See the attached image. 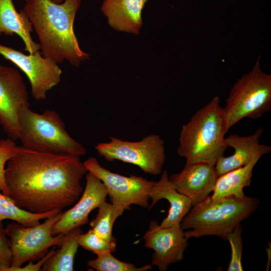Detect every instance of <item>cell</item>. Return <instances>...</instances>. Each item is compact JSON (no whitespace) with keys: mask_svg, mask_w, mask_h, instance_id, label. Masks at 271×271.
I'll use <instances>...</instances> for the list:
<instances>
[{"mask_svg":"<svg viewBox=\"0 0 271 271\" xmlns=\"http://www.w3.org/2000/svg\"><path fill=\"white\" fill-rule=\"evenodd\" d=\"M8 196L21 208L44 213L73 205L83 191L88 172L80 157L56 155L18 146L6 164Z\"/></svg>","mask_w":271,"mask_h":271,"instance_id":"6da1fadb","label":"cell"},{"mask_svg":"<svg viewBox=\"0 0 271 271\" xmlns=\"http://www.w3.org/2000/svg\"><path fill=\"white\" fill-rule=\"evenodd\" d=\"M107 143L95 147L107 161L119 160L139 167L145 173L161 174L166 160L164 141L158 135L150 134L138 142H129L109 137Z\"/></svg>","mask_w":271,"mask_h":271,"instance_id":"ba28073f","label":"cell"},{"mask_svg":"<svg viewBox=\"0 0 271 271\" xmlns=\"http://www.w3.org/2000/svg\"><path fill=\"white\" fill-rule=\"evenodd\" d=\"M62 211L55 210L44 213H34L23 209L16 205L9 196L4 194L0 187V221L9 219L21 225L31 227L40 224L46 219Z\"/></svg>","mask_w":271,"mask_h":271,"instance_id":"44dd1931","label":"cell"},{"mask_svg":"<svg viewBox=\"0 0 271 271\" xmlns=\"http://www.w3.org/2000/svg\"><path fill=\"white\" fill-rule=\"evenodd\" d=\"M86 185L77 203L71 208L63 212L51 230L53 235L66 234L72 230L80 227L89 222L88 216L94 209L106 200L107 189L95 175L88 172L86 176Z\"/></svg>","mask_w":271,"mask_h":271,"instance_id":"4fadbf2b","label":"cell"},{"mask_svg":"<svg viewBox=\"0 0 271 271\" xmlns=\"http://www.w3.org/2000/svg\"><path fill=\"white\" fill-rule=\"evenodd\" d=\"M18 146L11 138L0 139V187L2 192L8 196L5 180V165L18 152Z\"/></svg>","mask_w":271,"mask_h":271,"instance_id":"484cf974","label":"cell"},{"mask_svg":"<svg viewBox=\"0 0 271 271\" xmlns=\"http://www.w3.org/2000/svg\"><path fill=\"white\" fill-rule=\"evenodd\" d=\"M270 109L271 75L261 70L258 58L230 91L223 108L227 130L245 117L258 119Z\"/></svg>","mask_w":271,"mask_h":271,"instance_id":"8992f818","label":"cell"},{"mask_svg":"<svg viewBox=\"0 0 271 271\" xmlns=\"http://www.w3.org/2000/svg\"><path fill=\"white\" fill-rule=\"evenodd\" d=\"M217 178L215 166L199 162L186 163L181 172L169 179L178 192L191 200L193 206L212 192Z\"/></svg>","mask_w":271,"mask_h":271,"instance_id":"5bb4252c","label":"cell"},{"mask_svg":"<svg viewBox=\"0 0 271 271\" xmlns=\"http://www.w3.org/2000/svg\"><path fill=\"white\" fill-rule=\"evenodd\" d=\"M24 1L26 2V3H28V2H30L31 0H24Z\"/></svg>","mask_w":271,"mask_h":271,"instance_id":"f546056e","label":"cell"},{"mask_svg":"<svg viewBox=\"0 0 271 271\" xmlns=\"http://www.w3.org/2000/svg\"><path fill=\"white\" fill-rule=\"evenodd\" d=\"M98 208L95 218L90 223L91 229L98 236L108 241L116 240L112 236V227L116 218L121 216L124 210L106 201Z\"/></svg>","mask_w":271,"mask_h":271,"instance_id":"7402d4cb","label":"cell"},{"mask_svg":"<svg viewBox=\"0 0 271 271\" xmlns=\"http://www.w3.org/2000/svg\"><path fill=\"white\" fill-rule=\"evenodd\" d=\"M149 0H103L101 11L115 30L137 35L143 22L142 12Z\"/></svg>","mask_w":271,"mask_h":271,"instance_id":"2e32d148","label":"cell"},{"mask_svg":"<svg viewBox=\"0 0 271 271\" xmlns=\"http://www.w3.org/2000/svg\"><path fill=\"white\" fill-rule=\"evenodd\" d=\"M149 197L152 199L149 209L163 199L170 203L168 214L159 225L161 227L180 225L183 218L193 207L191 200L177 191L169 179L167 170L163 172L159 181L155 182Z\"/></svg>","mask_w":271,"mask_h":271,"instance_id":"e0dca14e","label":"cell"},{"mask_svg":"<svg viewBox=\"0 0 271 271\" xmlns=\"http://www.w3.org/2000/svg\"><path fill=\"white\" fill-rule=\"evenodd\" d=\"M263 131V128L259 127L249 136H240L234 133L225 138L226 146L232 148L234 151L232 155L225 157L223 155L217 159L215 168L218 177L247 165L256 157H261L270 153V146L259 144Z\"/></svg>","mask_w":271,"mask_h":271,"instance_id":"9a60e30c","label":"cell"},{"mask_svg":"<svg viewBox=\"0 0 271 271\" xmlns=\"http://www.w3.org/2000/svg\"><path fill=\"white\" fill-rule=\"evenodd\" d=\"M260 158L256 157L247 165L218 176L212 190V200L230 195L244 197L243 188L250 185L253 168Z\"/></svg>","mask_w":271,"mask_h":271,"instance_id":"d6986e66","label":"cell"},{"mask_svg":"<svg viewBox=\"0 0 271 271\" xmlns=\"http://www.w3.org/2000/svg\"><path fill=\"white\" fill-rule=\"evenodd\" d=\"M145 246L152 249V264L161 271L169 265L181 261L188 244V238L180 225L161 227L155 220L150 222L144 236Z\"/></svg>","mask_w":271,"mask_h":271,"instance_id":"7c38bea8","label":"cell"},{"mask_svg":"<svg viewBox=\"0 0 271 271\" xmlns=\"http://www.w3.org/2000/svg\"><path fill=\"white\" fill-rule=\"evenodd\" d=\"M223 108L218 96L213 97L183 125L177 152L186 163L205 162L215 166L227 147V132Z\"/></svg>","mask_w":271,"mask_h":271,"instance_id":"3957f363","label":"cell"},{"mask_svg":"<svg viewBox=\"0 0 271 271\" xmlns=\"http://www.w3.org/2000/svg\"><path fill=\"white\" fill-rule=\"evenodd\" d=\"M51 1L57 3V4H60L64 2V0H51Z\"/></svg>","mask_w":271,"mask_h":271,"instance_id":"f1b7e54d","label":"cell"},{"mask_svg":"<svg viewBox=\"0 0 271 271\" xmlns=\"http://www.w3.org/2000/svg\"><path fill=\"white\" fill-rule=\"evenodd\" d=\"M0 131H1V129H0Z\"/></svg>","mask_w":271,"mask_h":271,"instance_id":"4dcf8cb0","label":"cell"},{"mask_svg":"<svg viewBox=\"0 0 271 271\" xmlns=\"http://www.w3.org/2000/svg\"><path fill=\"white\" fill-rule=\"evenodd\" d=\"M88 172L98 177L105 186L112 203L125 210L131 205L149 207V192L155 181L142 177H129L114 173L103 167L93 157L83 162Z\"/></svg>","mask_w":271,"mask_h":271,"instance_id":"9c48e42d","label":"cell"},{"mask_svg":"<svg viewBox=\"0 0 271 271\" xmlns=\"http://www.w3.org/2000/svg\"><path fill=\"white\" fill-rule=\"evenodd\" d=\"M19 122L18 140L25 148L56 155H86L84 147L69 134L65 123L54 110L38 113L24 107L20 111Z\"/></svg>","mask_w":271,"mask_h":271,"instance_id":"5b68a950","label":"cell"},{"mask_svg":"<svg viewBox=\"0 0 271 271\" xmlns=\"http://www.w3.org/2000/svg\"><path fill=\"white\" fill-rule=\"evenodd\" d=\"M12 263L11 240L0 221V271H8Z\"/></svg>","mask_w":271,"mask_h":271,"instance_id":"4316f807","label":"cell"},{"mask_svg":"<svg viewBox=\"0 0 271 271\" xmlns=\"http://www.w3.org/2000/svg\"><path fill=\"white\" fill-rule=\"evenodd\" d=\"M258 199L230 195L216 201L210 196L193 206L183 218L180 226L187 238L216 235L226 240L227 235L257 208Z\"/></svg>","mask_w":271,"mask_h":271,"instance_id":"277c9868","label":"cell"},{"mask_svg":"<svg viewBox=\"0 0 271 271\" xmlns=\"http://www.w3.org/2000/svg\"><path fill=\"white\" fill-rule=\"evenodd\" d=\"M97 255L96 258L89 260L87 265L97 271H147L152 268L150 264L137 267L132 263L117 259L110 252Z\"/></svg>","mask_w":271,"mask_h":271,"instance_id":"603a6c76","label":"cell"},{"mask_svg":"<svg viewBox=\"0 0 271 271\" xmlns=\"http://www.w3.org/2000/svg\"><path fill=\"white\" fill-rule=\"evenodd\" d=\"M55 246L48 253H47L43 257L40 259V260L36 263L34 264L33 261H30L29 263L24 266L18 268L16 271L19 270H30V271H39L41 270V268L45 262L53 254H54L57 250L55 249Z\"/></svg>","mask_w":271,"mask_h":271,"instance_id":"83f0119b","label":"cell"},{"mask_svg":"<svg viewBox=\"0 0 271 271\" xmlns=\"http://www.w3.org/2000/svg\"><path fill=\"white\" fill-rule=\"evenodd\" d=\"M81 233L80 227L70 231L61 244V248L50 256L44 263L41 270L72 271L74 260L78 246V235Z\"/></svg>","mask_w":271,"mask_h":271,"instance_id":"ffe728a7","label":"cell"},{"mask_svg":"<svg viewBox=\"0 0 271 271\" xmlns=\"http://www.w3.org/2000/svg\"><path fill=\"white\" fill-rule=\"evenodd\" d=\"M29 106L27 87L19 71L0 64V125L15 141L19 139L20 111Z\"/></svg>","mask_w":271,"mask_h":271,"instance_id":"8fae6325","label":"cell"},{"mask_svg":"<svg viewBox=\"0 0 271 271\" xmlns=\"http://www.w3.org/2000/svg\"><path fill=\"white\" fill-rule=\"evenodd\" d=\"M242 226L237 225L226 236L231 247V258L227 268L228 271H242L241 263L242 254V241L241 237Z\"/></svg>","mask_w":271,"mask_h":271,"instance_id":"d4e9b609","label":"cell"},{"mask_svg":"<svg viewBox=\"0 0 271 271\" xmlns=\"http://www.w3.org/2000/svg\"><path fill=\"white\" fill-rule=\"evenodd\" d=\"M32 23L23 10L18 13L12 0H0V36L17 35L23 40L25 50L33 54L40 50V45L33 41Z\"/></svg>","mask_w":271,"mask_h":271,"instance_id":"ac0fdd59","label":"cell"},{"mask_svg":"<svg viewBox=\"0 0 271 271\" xmlns=\"http://www.w3.org/2000/svg\"><path fill=\"white\" fill-rule=\"evenodd\" d=\"M0 55L25 73L31 84V95L36 100H45L47 92L61 80L62 70L58 64L42 56L40 51L27 55L12 47L0 44Z\"/></svg>","mask_w":271,"mask_h":271,"instance_id":"30bf717a","label":"cell"},{"mask_svg":"<svg viewBox=\"0 0 271 271\" xmlns=\"http://www.w3.org/2000/svg\"><path fill=\"white\" fill-rule=\"evenodd\" d=\"M79 246L98 255L116 250V240L108 241L98 236L91 228L85 233H81L78 237Z\"/></svg>","mask_w":271,"mask_h":271,"instance_id":"cb8c5ba5","label":"cell"},{"mask_svg":"<svg viewBox=\"0 0 271 271\" xmlns=\"http://www.w3.org/2000/svg\"><path fill=\"white\" fill-rule=\"evenodd\" d=\"M81 0H31L23 10L32 24L42 56L57 64L65 60L75 67L90 58L80 48L73 29Z\"/></svg>","mask_w":271,"mask_h":271,"instance_id":"7a4b0ae2","label":"cell"},{"mask_svg":"<svg viewBox=\"0 0 271 271\" xmlns=\"http://www.w3.org/2000/svg\"><path fill=\"white\" fill-rule=\"evenodd\" d=\"M62 213L61 211L33 226H24L17 222L7 225L5 231L11 240L12 254V265L8 271H16L26 262L43 257L50 247L61 245L68 233L53 236L51 230Z\"/></svg>","mask_w":271,"mask_h":271,"instance_id":"52a82bcc","label":"cell"}]
</instances>
